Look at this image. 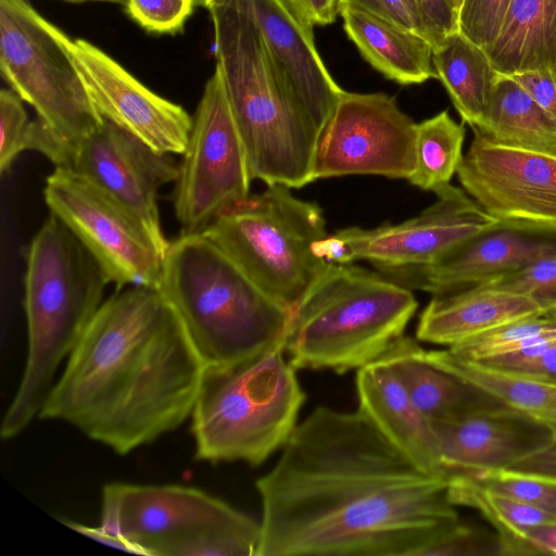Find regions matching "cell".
<instances>
[{
    "instance_id": "1",
    "label": "cell",
    "mask_w": 556,
    "mask_h": 556,
    "mask_svg": "<svg viewBox=\"0 0 556 556\" xmlns=\"http://www.w3.org/2000/svg\"><path fill=\"white\" fill-rule=\"evenodd\" d=\"M255 483L257 556H420L459 522L446 479L392 445L358 408L316 407Z\"/></svg>"
},
{
    "instance_id": "2",
    "label": "cell",
    "mask_w": 556,
    "mask_h": 556,
    "mask_svg": "<svg viewBox=\"0 0 556 556\" xmlns=\"http://www.w3.org/2000/svg\"><path fill=\"white\" fill-rule=\"evenodd\" d=\"M205 364L157 289L103 301L38 417L68 424L119 455L191 417Z\"/></svg>"
},
{
    "instance_id": "3",
    "label": "cell",
    "mask_w": 556,
    "mask_h": 556,
    "mask_svg": "<svg viewBox=\"0 0 556 556\" xmlns=\"http://www.w3.org/2000/svg\"><path fill=\"white\" fill-rule=\"evenodd\" d=\"M212 21L216 66L252 180L302 188L314 181L318 131L270 53L247 0H199Z\"/></svg>"
},
{
    "instance_id": "4",
    "label": "cell",
    "mask_w": 556,
    "mask_h": 556,
    "mask_svg": "<svg viewBox=\"0 0 556 556\" xmlns=\"http://www.w3.org/2000/svg\"><path fill=\"white\" fill-rule=\"evenodd\" d=\"M105 271L75 235L50 215L26 252L24 311L28 350L0 434L10 440L38 417L61 363L103 303Z\"/></svg>"
},
{
    "instance_id": "5",
    "label": "cell",
    "mask_w": 556,
    "mask_h": 556,
    "mask_svg": "<svg viewBox=\"0 0 556 556\" xmlns=\"http://www.w3.org/2000/svg\"><path fill=\"white\" fill-rule=\"evenodd\" d=\"M157 290L205 366L266 351L285 339L291 318L203 232L169 241Z\"/></svg>"
},
{
    "instance_id": "6",
    "label": "cell",
    "mask_w": 556,
    "mask_h": 556,
    "mask_svg": "<svg viewBox=\"0 0 556 556\" xmlns=\"http://www.w3.org/2000/svg\"><path fill=\"white\" fill-rule=\"evenodd\" d=\"M417 306L404 285L352 263H331L292 309L286 354L295 369H359L404 334Z\"/></svg>"
},
{
    "instance_id": "7",
    "label": "cell",
    "mask_w": 556,
    "mask_h": 556,
    "mask_svg": "<svg viewBox=\"0 0 556 556\" xmlns=\"http://www.w3.org/2000/svg\"><path fill=\"white\" fill-rule=\"evenodd\" d=\"M285 339L248 359L205 366L191 414L195 458L264 463L296 428L305 402Z\"/></svg>"
},
{
    "instance_id": "8",
    "label": "cell",
    "mask_w": 556,
    "mask_h": 556,
    "mask_svg": "<svg viewBox=\"0 0 556 556\" xmlns=\"http://www.w3.org/2000/svg\"><path fill=\"white\" fill-rule=\"evenodd\" d=\"M203 233L290 312L331 264L316 252L328 236L321 208L283 185L227 207Z\"/></svg>"
},
{
    "instance_id": "9",
    "label": "cell",
    "mask_w": 556,
    "mask_h": 556,
    "mask_svg": "<svg viewBox=\"0 0 556 556\" xmlns=\"http://www.w3.org/2000/svg\"><path fill=\"white\" fill-rule=\"evenodd\" d=\"M72 39L27 0H0V71L11 89L59 137L102 123L70 52Z\"/></svg>"
},
{
    "instance_id": "10",
    "label": "cell",
    "mask_w": 556,
    "mask_h": 556,
    "mask_svg": "<svg viewBox=\"0 0 556 556\" xmlns=\"http://www.w3.org/2000/svg\"><path fill=\"white\" fill-rule=\"evenodd\" d=\"M173 192L180 235L200 233L227 207L250 197L245 150L215 65L192 116Z\"/></svg>"
},
{
    "instance_id": "11",
    "label": "cell",
    "mask_w": 556,
    "mask_h": 556,
    "mask_svg": "<svg viewBox=\"0 0 556 556\" xmlns=\"http://www.w3.org/2000/svg\"><path fill=\"white\" fill-rule=\"evenodd\" d=\"M101 500L100 526L137 555L176 556L181 545L207 532L261 539V522L197 488L111 482Z\"/></svg>"
},
{
    "instance_id": "12",
    "label": "cell",
    "mask_w": 556,
    "mask_h": 556,
    "mask_svg": "<svg viewBox=\"0 0 556 556\" xmlns=\"http://www.w3.org/2000/svg\"><path fill=\"white\" fill-rule=\"evenodd\" d=\"M37 152L54 167L83 176L119 202L141 222L165 254L169 241L162 230L157 198L160 189L178 177L173 154L154 150L106 119L74 140H65L46 126Z\"/></svg>"
},
{
    "instance_id": "13",
    "label": "cell",
    "mask_w": 556,
    "mask_h": 556,
    "mask_svg": "<svg viewBox=\"0 0 556 556\" xmlns=\"http://www.w3.org/2000/svg\"><path fill=\"white\" fill-rule=\"evenodd\" d=\"M43 197L58 217L92 254L116 289H159L164 255L141 222L83 176L54 167Z\"/></svg>"
},
{
    "instance_id": "14",
    "label": "cell",
    "mask_w": 556,
    "mask_h": 556,
    "mask_svg": "<svg viewBox=\"0 0 556 556\" xmlns=\"http://www.w3.org/2000/svg\"><path fill=\"white\" fill-rule=\"evenodd\" d=\"M417 123L384 92L343 91L318 136L314 180L346 175L409 179Z\"/></svg>"
},
{
    "instance_id": "15",
    "label": "cell",
    "mask_w": 556,
    "mask_h": 556,
    "mask_svg": "<svg viewBox=\"0 0 556 556\" xmlns=\"http://www.w3.org/2000/svg\"><path fill=\"white\" fill-rule=\"evenodd\" d=\"M435 201L417 216L396 225L350 227L333 233L345 250V263L367 261L395 276L429 265L442 255L500 224L463 188L451 184L434 191Z\"/></svg>"
},
{
    "instance_id": "16",
    "label": "cell",
    "mask_w": 556,
    "mask_h": 556,
    "mask_svg": "<svg viewBox=\"0 0 556 556\" xmlns=\"http://www.w3.org/2000/svg\"><path fill=\"white\" fill-rule=\"evenodd\" d=\"M456 176L501 223L543 230L556 225V153L502 144L476 128Z\"/></svg>"
},
{
    "instance_id": "17",
    "label": "cell",
    "mask_w": 556,
    "mask_h": 556,
    "mask_svg": "<svg viewBox=\"0 0 556 556\" xmlns=\"http://www.w3.org/2000/svg\"><path fill=\"white\" fill-rule=\"evenodd\" d=\"M70 52L103 119L161 153H184L192 116L182 106L151 91L116 60L86 39H72Z\"/></svg>"
},
{
    "instance_id": "18",
    "label": "cell",
    "mask_w": 556,
    "mask_h": 556,
    "mask_svg": "<svg viewBox=\"0 0 556 556\" xmlns=\"http://www.w3.org/2000/svg\"><path fill=\"white\" fill-rule=\"evenodd\" d=\"M432 425L446 480L460 473L511 469L556 441L551 426L506 404Z\"/></svg>"
},
{
    "instance_id": "19",
    "label": "cell",
    "mask_w": 556,
    "mask_h": 556,
    "mask_svg": "<svg viewBox=\"0 0 556 556\" xmlns=\"http://www.w3.org/2000/svg\"><path fill=\"white\" fill-rule=\"evenodd\" d=\"M556 252V233L501 223L433 263L394 277L433 295L484 282Z\"/></svg>"
},
{
    "instance_id": "20",
    "label": "cell",
    "mask_w": 556,
    "mask_h": 556,
    "mask_svg": "<svg viewBox=\"0 0 556 556\" xmlns=\"http://www.w3.org/2000/svg\"><path fill=\"white\" fill-rule=\"evenodd\" d=\"M270 53L287 74L318 136L344 91L329 74L313 24L290 0H247Z\"/></svg>"
},
{
    "instance_id": "21",
    "label": "cell",
    "mask_w": 556,
    "mask_h": 556,
    "mask_svg": "<svg viewBox=\"0 0 556 556\" xmlns=\"http://www.w3.org/2000/svg\"><path fill=\"white\" fill-rule=\"evenodd\" d=\"M356 392L358 408L392 445L425 471L446 479L433 425L382 359L357 369Z\"/></svg>"
},
{
    "instance_id": "22",
    "label": "cell",
    "mask_w": 556,
    "mask_h": 556,
    "mask_svg": "<svg viewBox=\"0 0 556 556\" xmlns=\"http://www.w3.org/2000/svg\"><path fill=\"white\" fill-rule=\"evenodd\" d=\"M543 312L525 294L476 285L433 295L420 314L419 341L452 348L503 324Z\"/></svg>"
},
{
    "instance_id": "23",
    "label": "cell",
    "mask_w": 556,
    "mask_h": 556,
    "mask_svg": "<svg viewBox=\"0 0 556 556\" xmlns=\"http://www.w3.org/2000/svg\"><path fill=\"white\" fill-rule=\"evenodd\" d=\"M400 379L431 424L453 421L504 404L478 386L433 362L428 351L404 334L380 357Z\"/></svg>"
},
{
    "instance_id": "24",
    "label": "cell",
    "mask_w": 556,
    "mask_h": 556,
    "mask_svg": "<svg viewBox=\"0 0 556 556\" xmlns=\"http://www.w3.org/2000/svg\"><path fill=\"white\" fill-rule=\"evenodd\" d=\"M340 15L362 56L387 78L401 85L437 78L432 47L420 35L348 3Z\"/></svg>"
},
{
    "instance_id": "25",
    "label": "cell",
    "mask_w": 556,
    "mask_h": 556,
    "mask_svg": "<svg viewBox=\"0 0 556 556\" xmlns=\"http://www.w3.org/2000/svg\"><path fill=\"white\" fill-rule=\"evenodd\" d=\"M484 52L501 75L556 73V0H513L496 39Z\"/></svg>"
},
{
    "instance_id": "26",
    "label": "cell",
    "mask_w": 556,
    "mask_h": 556,
    "mask_svg": "<svg viewBox=\"0 0 556 556\" xmlns=\"http://www.w3.org/2000/svg\"><path fill=\"white\" fill-rule=\"evenodd\" d=\"M432 62L463 123L478 127L501 76L486 53L456 31L432 48Z\"/></svg>"
},
{
    "instance_id": "27",
    "label": "cell",
    "mask_w": 556,
    "mask_h": 556,
    "mask_svg": "<svg viewBox=\"0 0 556 556\" xmlns=\"http://www.w3.org/2000/svg\"><path fill=\"white\" fill-rule=\"evenodd\" d=\"M473 128L497 143L547 152L556 149V123L510 76L498 77L484 117Z\"/></svg>"
},
{
    "instance_id": "28",
    "label": "cell",
    "mask_w": 556,
    "mask_h": 556,
    "mask_svg": "<svg viewBox=\"0 0 556 556\" xmlns=\"http://www.w3.org/2000/svg\"><path fill=\"white\" fill-rule=\"evenodd\" d=\"M430 358L478 386L504 404L547 424L556 432V386L509 377L475 367L456 358L448 349L428 351Z\"/></svg>"
},
{
    "instance_id": "29",
    "label": "cell",
    "mask_w": 556,
    "mask_h": 556,
    "mask_svg": "<svg viewBox=\"0 0 556 556\" xmlns=\"http://www.w3.org/2000/svg\"><path fill=\"white\" fill-rule=\"evenodd\" d=\"M466 130L447 111L417 124L416 164L408 181L434 192L451 184L464 157Z\"/></svg>"
},
{
    "instance_id": "30",
    "label": "cell",
    "mask_w": 556,
    "mask_h": 556,
    "mask_svg": "<svg viewBox=\"0 0 556 556\" xmlns=\"http://www.w3.org/2000/svg\"><path fill=\"white\" fill-rule=\"evenodd\" d=\"M447 496L454 505L468 506L482 514L493 525L498 539L556 519L534 506L490 491L462 477L448 479Z\"/></svg>"
},
{
    "instance_id": "31",
    "label": "cell",
    "mask_w": 556,
    "mask_h": 556,
    "mask_svg": "<svg viewBox=\"0 0 556 556\" xmlns=\"http://www.w3.org/2000/svg\"><path fill=\"white\" fill-rule=\"evenodd\" d=\"M552 337H556V319L543 311L503 324L447 349L456 358L475 363Z\"/></svg>"
},
{
    "instance_id": "32",
    "label": "cell",
    "mask_w": 556,
    "mask_h": 556,
    "mask_svg": "<svg viewBox=\"0 0 556 556\" xmlns=\"http://www.w3.org/2000/svg\"><path fill=\"white\" fill-rule=\"evenodd\" d=\"M454 477L468 479L482 488L513 497L556 517V478L515 470L476 471L451 478Z\"/></svg>"
},
{
    "instance_id": "33",
    "label": "cell",
    "mask_w": 556,
    "mask_h": 556,
    "mask_svg": "<svg viewBox=\"0 0 556 556\" xmlns=\"http://www.w3.org/2000/svg\"><path fill=\"white\" fill-rule=\"evenodd\" d=\"M467 364L500 375L556 386V337Z\"/></svg>"
},
{
    "instance_id": "34",
    "label": "cell",
    "mask_w": 556,
    "mask_h": 556,
    "mask_svg": "<svg viewBox=\"0 0 556 556\" xmlns=\"http://www.w3.org/2000/svg\"><path fill=\"white\" fill-rule=\"evenodd\" d=\"M481 283L532 298L544 311L556 303V252Z\"/></svg>"
},
{
    "instance_id": "35",
    "label": "cell",
    "mask_w": 556,
    "mask_h": 556,
    "mask_svg": "<svg viewBox=\"0 0 556 556\" xmlns=\"http://www.w3.org/2000/svg\"><path fill=\"white\" fill-rule=\"evenodd\" d=\"M34 122L29 121L23 100L12 89L0 91V170L10 169L25 150H31Z\"/></svg>"
},
{
    "instance_id": "36",
    "label": "cell",
    "mask_w": 556,
    "mask_h": 556,
    "mask_svg": "<svg viewBox=\"0 0 556 556\" xmlns=\"http://www.w3.org/2000/svg\"><path fill=\"white\" fill-rule=\"evenodd\" d=\"M513 0H463L458 31L485 51L496 39Z\"/></svg>"
},
{
    "instance_id": "37",
    "label": "cell",
    "mask_w": 556,
    "mask_h": 556,
    "mask_svg": "<svg viewBox=\"0 0 556 556\" xmlns=\"http://www.w3.org/2000/svg\"><path fill=\"white\" fill-rule=\"evenodd\" d=\"M197 0H127L128 15L143 29L174 35L184 28Z\"/></svg>"
},
{
    "instance_id": "38",
    "label": "cell",
    "mask_w": 556,
    "mask_h": 556,
    "mask_svg": "<svg viewBox=\"0 0 556 556\" xmlns=\"http://www.w3.org/2000/svg\"><path fill=\"white\" fill-rule=\"evenodd\" d=\"M420 556H502L497 533L458 522Z\"/></svg>"
},
{
    "instance_id": "39",
    "label": "cell",
    "mask_w": 556,
    "mask_h": 556,
    "mask_svg": "<svg viewBox=\"0 0 556 556\" xmlns=\"http://www.w3.org/2000/svg\"><path fill=\"white\" fill-rule=\"evenodd\" d=\"M421 36L435 47L458 31L459 10L453 0H415Z\"/></svg>"
},
{
    "instance_id": "40",
    "label": "cell",
    "mask_w": 556,
    "mask_h": 556,
    "mask_svg": "<svg viewBox=\"0 0 556 556\" xmlns=\"http://www.w3.org/2000/svg\"><path fill=\"white\" fill-rule=\"evenodd\" d=\"M502 556L556 555V519L500 539Z\"/></svg>"
},
{
    "instance_id": "41",
    "label": "cell",
    "mask_w": 556,
    "mask_h": 556,
    "mask_svg": "<svg viewBox=\"0 0 556 556\" xmlns=\"http://www.w3.org/2000/svg\"><path fill=\"white\" fill-rule=\"evenodd\" d=\"M341 3L362 9L421 36L415 0H341Z\"/></svg>"
},
{
    "instance_id": "42",
    "label": "cell",
    "mask_w": 556,
    "mask_h": 556,
    "mask_svg": "<svg viewBox=\"0 0 556 556\" xmlns=\"http://www.w3.org/2000/svg\"><path fill=\"white\" fill-rule=\"evenodd\" d=\"M556 123V73L549 70L511 75Z\"/></svg>"
},
{
    "instance_id": "43",
    "label": "cell",
    "mask_w": 556,
    "mask_h": 556,
    "mask_svg": "<svg viewBox=\"0 0 556 556\" xmlns=\"http://www.w3.org/2000/svg\"><path fill=\"white\" fill-rule=\"evenodd\" d=\"M313 24L325 26L340 15L341 0H290Z\"/></svg>"
},
{
    "instance_id": "44",
    "label": "cell",
    "mask_w": 556,
    "mask_h": 556,
    "mask_svg": "<svg viewBox=\"0 0 556 556\" xmlns=\"http://www.w3.org/2000/svg\"><path fill=\"white\" fill-rule=\"evenodd\" d=\"M60 520L72 530L79 532L102 544L112 546L123 552L136 554L134 547L129 543H127L123 538L118 536L117 534L109 531L108 529L101 526L91 527L74 520H67L63 518Z\"/></svg>"
},
{
    "instance_id": "45",
    "label": "cell",
    "mask_w": 556,
    "mask_h": 556,
    "mask_svg": "<svg viewBox=\"0 0 556 556\" xmlns=\"http://www.w3.org/2000/svg\"><path fill=\"white\" fill-rule=\"evenodd\" d=\"M62 1L71 2V3L108 2V3L121 4V5H124V7L127 3V0H62Z\"/></svg>"
},
{
    "instance_id": "46",
    "label": "cell",
    "mask_w": 556,
    "mask_h": 556,
    "mask_svg": "<svg viewBox=\"0 0 556 556\" xmlns=\"http://www.w3.org/2000/svg\"><path fill=\"white\" fill-rule=\"evenodd\" d=\"M544 312L552 316L554 319H556V303L545 308Z\"/></svg>"
},
{
    "instance_id": "47",
    "label": "cell",
    "mask_w": 556,
    "mask_h": 556,
    "mask_svg": "<svg viewBox=\"0 0 556 556\" xmlns=\"http://www.w3.org/2000/svg\"><path fill=\"white\" fill-rule=\"evenodd\" d=\"M541 231H546V232H552V233H556V225H552Z\"/></svg>"
},
{
    "instance_id": "48",
    "label": "cell",
    "mask_w": 556,
    "mask_h": 556,
    "mask_svg": "<svg viewBox=\"0 0 556 556\" xmlns=\"http://www.w3.org/2000/svg\"><path fill=\"white\" fill-rule=\"evenodd\" d=\"M453 1H454L455 5H456V7L458 8V10H459V7H460V4H462L463 0H453Z\"/></svg>"
},
{
    "instance_id": "49",
    "label": "cell",
    "mask_w": 556,
    "mask_h": 556,
    "mask_svg": "<svg viewBox=\"0 0 556 556\" xmlns=\"http://www.w3.org/2000/svg\"><path fill=\"white\" fill-rule=\"evenodd\" d=\"M553 153H556V149H555V151Z\"/></svg>"
}]
</instances>
